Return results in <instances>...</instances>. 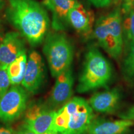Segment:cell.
Returning a JSON list of instances; mask_svg holds the SVG:
<instances>
[{"mask_svg":"<svg viewBox=\"0 0 134 134\" xmlns=\"http://www.w3.org/2000/svg\"><path fill=\"white\" fill-rule=\"evenodd\" d=\"M6 14L8 21L31 46L44 41L50 19L43 5L36 0H9Z\"/></svg>","mask_w":134,"mask_h":134,"instance_id":"1","label":"cell"},{"mask_svg":"<svg viewBox=\"0 0 134 134\" xmlns=\"http://www.w3.org/2000/svg\"><path fill=\"white\" fill-rule=\"evenodd\" d=\"M94 118L88 100L74 97L56 111L52 130L58 134H87Z\"/></svg>","mask_w":134,"mask_h":134,"instance_id":"2","label":"cell"},{"mask_svg":"<svg viewBox=\"0 0 134 134\" xmlns=\"http://www.w3.org/2000/svg\"><path fill=\"white\" fill-rule=\"evenodd\" d=\"M112 76L113 68L109 62L96 48H90L85 55L77 91L83 93L105 87Z\"/></svg>","mask_w":134,"mask_h":134,"instance_id":"3","label":"cell"},{"mask_svg":"<svg viewBox=\"0 0 134 134\" xmlns=\"http://www.w3.org/2000/svg\"><path fill=\"white\" fill-rule=\"evenodd\" d=\"M43 52L53 77L57 78L71 68L74 50L65 34L57 31L48 33L44 39Z\"/></svg>","mask_w":134,"mask_h":134,"instance_id":"4","label":"cell"},{"mask_svg":"<svg viewBox=\"0 0 134 134\" xmlns=\"http://www.w3.org/2000/svg\"><path fill=\"white\" fill-rule=\"evenodd\" d=\"M27 94L19 85L13 86L0 97V120L9 123L18 119L27 108Z\"/></svg>","mask_w":134,"mask_h":134,"instance_id":"5","label":"cell"},{"mask_svg":"<svg viewBox=\"0 0 134 134\" xmlns=\"http://www.w3.org/2000/svg\"><path fill=\"white\" fill-rule=\"evenodd\" d=\"M56 111L41 104H31L27 107L24 125L37 134H42L52 130Z\"/></svg>","mask_w":134,"mask_h":134,"instance_id":"6","label":"cell"},{"mask_svg":"<svg viewBox=\"0 0 134 134\" xmlns=\"http://www.w3.org/2000/svg\"><path fill=\"white\" fill-rule=\"evenodd\" d=\"M44 79V63L41 55L33 50L27 62L26 73L22 85L27 91L34 93L41 86Z\"/></svg>","mask_w":134,"mask_h":134,"instance_id":"7","label":"cell"},{"mask_svg":"<svg viewBox=\"0 0 134 134\" xmlns=\"http://www.w3.org/2000/svg\"><path fill=\"white\" fill-rule=\"evenodd\" d=\"M93 33L100 47L112 58L115 60L120 58L123 51L124 42L117 39L105 24L102 16L95 23Z\"/></svg>","mask_w":134,"mask_h":134,"instance_id":"8","label":"cell"},{"mask_svg":"<svg viewBox=\"0 0 134 134\" xmlns=\"http://www.w3.org/2000/svg\"><path fill=\"white\" fill-rule=\"evenodd\" d=\"M24 53H26L25 38L18 32H8L0 43V66L8 67Z\"/></svg>","mask_w":134,"mask_h":134,"instance_id":"9","label":"cell"},{"mask_svg":"<svg viewBox=\"0 0 134 134\" xmlns=\"http://www.w3.org/2000/svg\"><path fill=\"white\" fill-rule=\"evenodd\" d=\"M68 23L78 34L87 37L94 31V14L78 1L68 13Z\"/></svg>","mask_w":134,"mask_h":134,"instance_id":"10","label":"cell"},{"mask_svg":"<svg viewBox=\"0 0 134 134\" xmlns=\"http://www.w3.org/2000/svg\"><path fill=\"white\" fill-rule=\"evenodd\" d=\"M73 84L74 78L71 68L57 77L50 98V103L52 108H62L71 99Z\"/></svg>","mask_w":134,"mask_h":134,"instance_id":"11","label":"cell"},{"mask_svg":"<svg viewBox=\"0 0 134 134\" xmlns=\"http://www.w3.org/2000/svg\"><path fill=\"white\" fill-rule=\"evenodd\" d=\"M122 96L120 90L115 88L94 93L88 100V103L93 111L99 113H113L119 107Z\"/></svg>","mask_w":134,"mask_h":134,"instance_id":"12","label":"cell"},{"mask_svg":"<svg viewBox=\"0 0 134 134\" xmlns=\"http://www.w3.org/2000/svg\"><path fill=\"white\" fill-rule=\"evenodd\" d=\"M78 2V0H43V6L52 14V26L55 31H63L67 27L68 13Z\"/></svg>","mask_w":134,"mask_h":134,"instance_id":"13","label":"cell"},{"mask_svg":"<svg viewBox=\"0 0 134 134\" xmlns=\"http://www.w3.org/2000/svg\"><path fill=\"white\" fill-rule=\"evenodd\" d=\"M134 125L130 120H108L94 118L89 127L87 134H129Z\"/></svg>","mask_w":134,"mask_h":134,"instance_id":"14","label":"cell"},{"mask_svg":"<svg viewBox=\"0 0 134 134\" xmlns=\"http://www.w3.org/2000/svg\"><path fill=\"white\" fill-rule=\"evenodd\" d=\"M27 55L26 53L20 55L7 67V71L11 85L17 86L22 83L26 73Z\"/></svg>","mask_w":134,"mask_h":134,"instance_id":"15","label":"cell"},{"mask_svg":"<svg viewBox=\"0 0 134 134\" xmlns=\"http://www.w3.org/2000/svg\"><path fill=\"white\" fill-rule=\"evenodd\" d=\"M122 71L125 78L129 81L134 80V41L130 42V49L123 63Z\"/></svg>","mask_w":134,"mask_h":134,"instance_id":"16","label":"cell"},{"mask_svg":"<svg viewBox=\"0 0 134 134\" xmlns=\"http://www.w3.org/2000/svg\"><path fill=\"white\" fill-rule=\"evenodd\" d=\"M125 14V18L122 20L123 34L132 42L134 41V8Z\"/></svg>","mask_w":134,"mask_h":134,"instance_id":"17","label":"cell"},{"mask_svg":"<svg viewBox=\"0 0 134 134\" xmlns=\"http://www.w3.org/2000/svg\"><path fill=\"white\" fill-rule=\"evenodd\" d=\"M11 82L8 76L7 67L0 66V97L9 90Z\"/></svg>","mask_w":134,"mask_h":134,"instance_id":"18","label":"cell"},{"mask_svg":"<svg viewBox=\"0 0 134 134\" xmlns=\"http://www.w3.org/2000/svg\"><path fill=\"white\" fill-rule=\"evenodd\" d=\"M119 117L121 119L130 120L134 121V105L130 106L124 111L119 114Z\"/></svg>","mask_w":134,"mask_h":134,"instance_id":"19","label":"cell"},{"mask_svg":"<svg viewBox=\"0 0 134 134\" xmlns=\"http://www.w3.org/2000/svg\"><path fill=\"white\" fill-rule=\"evenodd\" d=\"M88 1L97 8H104L109 6L113 0H88Z\"/></svg>","mask_w":134,"mask_h":134,"instance_id":"20","label":"cell"},{"mask_svg":"<svg viewBox=\"0 0 134 134\" xmlns=\"http://www.w3.org/2000/svg\"><path fill=\"white\" fill-rule=\"evenodd\" d=\"M134 8V0H123L122 11L124 14H126Z\"/></svg>","mask_w":134,"mask_h":134,"instance_id":"21","label":"cell"},{"mask_svg":"<svg viewBox=\"0 0 134 134\" xmlns=\"http://www.w3.org/2000/svg\"><path fill=\"white\" fill-rule=\"evenodd\" d=\"M0 134H17V132L11 127L0 124Z\"/></svg>","mask_w":134,"mask_h":134,"instance_id":"22","label":"cell"},{"mask_svg":"<svg viewBox=\"0 0 134 134\" xmlns=\"http://www.w3.org/2000/svg\"><path fill=\"white\" fill-rule=\"evenodd\" d=\"M17 134H37L34 132L30 129L26 125H24L17 132Z\"/></svg>","mask_w":134,"mask_h":134,"instance_id":"23","label":"cell"},{"mask_svg":"<svg viewBox=\"0 0 134 134\" xmlns=\"http://www.w3.org/2000/svg\"><path fill=\"white\" fill-rule=\"evenodd\" d=\"M42 134H58L57 132L54 131V130H50V131H48L46 132V133H42Z\"/></svg>","mask_w":134,"mask_h":134,"instance_id":"24","label":"cell"},{"mask_svg":"<svg viewBox=\"0 0 134 134\" xmlns=\"http://www.w3.org/2000/svg\"><path fill=\"white\" fill-rule=\"evenodd\" d=\"M4 1L3 0H0V10L4 7Z\"/></svg>","mask_w":134,"mask_h":134,"instance_id":"25","label":"cell"},{"mask_svg":"<svg viewBox=\"0 0 134 134\" xmlns=\"http://www.w3.org/2000/svg\"><path fill=\"white\" fill-rule=\"evenodd\" d=\"M133 134H134V132H133Z\"/></svg>","mask_w":134,"mask_h":134,"instance_id":"26","label":"cell"},{"mask_svg":"<svg viewBox=\"0 0 134 134\" xmlns=\"http://www.w3.org/2000/svg\"><path fill=\"white\" fill-rule=\"evenodd\" d=\"M116 1H117V0H116Z\"/></svg>","mask_w":134,"mask_h":134,"instance_id":"27","label":"cell"}]
</instances>
